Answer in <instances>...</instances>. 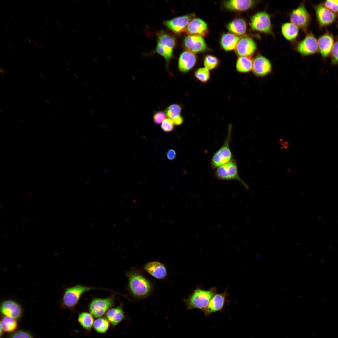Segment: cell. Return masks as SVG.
<instances>
[{"label": "cell", "instance_id": "6da1fadb", "mask_svg": "<svg viewBox=\"0 0 338 338\" xmlns=\"http://www.w3.org/2000/svg\"><path fill=\"white\" fill-rule=\"evenodd\" d=\"M128 289L131 294L138 299L147 297L152 290L150 282L138 270L132 269L126 272Z\"/></svg>", "mask_w": 338, "mask_h": 338}, {"label": "cell", "instance_id": "7a4b0ae2", "mask_svg": "<svg viewBox=\"0 0 338 338\" xmlns=\"http://www.w3.org/2000/svg\"><path fill=\"white\" fill-rule=\"evenodd\" d=\"M217 293V288L215 287L207 290L197 288L183 300L187 310L197 309L204 311L207 307L211 299Z\"/></svg>", "mask_w": 338, "mask_h": 338}, {"label": "cell", "instance_id": "3957f363", "mask_svg": "<svg viewBox=\"0 0 338 338\" xmlns=\"http://www.w3.org/2000/svg\"><path fill=\"white\" fill-rule=\"evenodd\" d=\"M100 289L81 284L66 288L61 300V306L63 308L75 311L76 306L84 293L93 289Z\"/></svg>", "mask_w": 338, "mask_h": 338}, {"label": "cell", "instance_id": "277c9868", "mask_svg": "<svg viewBox=\"0 0 338 338\" xmlns=\"http://www.w3.org/2000/svg\"><path fill=\"white\" fill-rule=\"evenodd\" d=\"M157 36V44L155 52L161 55L165 59L168 69L170 61L173 56V51L176 44V40L172 35L164 31L158 32Z\"/></svg>", "mask_w": 338, "mask_h": 338}, {"label": "cell", "instance_id": "5b68a950", "mask_svg": "<svg viewBox=\"0 0 338 338\" xmlns=\"http://www.w3.org/2000/svg\"><path fill=\"white\" fill-rule=\"evenodd\" d=\"M115 303L114 294L106 298H93L89 305V310L94 317H101L114 306Z\"/></svg>", "mask_w": 338, "mask_h": 338}, {"label": "cell", "instance_id": "8992f818", "mask_svg": "<svg viewBox=\"0 0 338 338\" xmlns=\"http://www.w3.org/2000/svg\"><path fill=\"white\" fill-rule=\"evenodd\" d=\"M228 135L223 145L213 155L211 165L213 168H218L231 161L232 154L229 147L231 127H229Z\"/></svg>", "mask_w": 338, "mask_h": 338}, {"label": "cell", "instance_id": "52a82bcc", "mask_svg": "<svg viewBox=\"0 0 338 338\" xmlns=\"http://www.w3.org/2000/svg\"><path fill=\"white\" fill-rule=\"evenodd\" d=\"M215 175L218 178L221 180H238L246 189L249 188L248 185L239 176L237 166L234 161H231L218 167Z\"/></svg>", "mask_w": 338, "mask_h": 338}, {"label": "cell", "instance_id": "ba28073f", "mask_svg": "<svg viewBox=\"0 0 338 338\" xmlns=\"http://www.w3.org/2000/svg\"><path fill=\"white\" fill-rule=\"evenodd\" d=\"M290 18L291 23L305 31H306L311 21V16L304 3L292 11Z\"/></svg>", "mask_w": 338, "mask_h": 338}, {"label": "cell", "instance_id": "9c48e42d", "mask_svg": "<svg viewBox=\"0 0 338 338\" xmlns=\"http://www.w3.org/2000/svg\"><path fill=\"white\" fill-rule=\"evenodd\" d=\"M317 21L320 28L327 27L335 22L338 15L325 7L321 3L314 5Z\"/></svg>", "mask_w": 338, "mask_h": 338}, {"label": "cell", "instance_id": "30bf717a", "mask_svg": "<svg viewBox=\"0 0 338 338\" xmlns=\"http://www.w3.org/2000/svg\"><path fill=\"white\" fill-rule=\"evenodd\" d=\"M252 28L255 30L265 33H270L272 25L270 16L266 12H258L251 18Z\"/></svg>", "mask_w": 338, "mask_h": 338}, {"label": "cell", "instance_id": "8fae6325", "mask_svg": "<svg viewBox=\"0 0 338 338\" xmlns=\"http://www.w3.org/2000/svg\"><path fill=\"white\" fill-rule=\"evenodd\" d=\"M297 50L305 56L313 54L319 52L317 40L311 32L308 33L298 44Z\"/></svg>", "mask_w": 338, "mask_h": 338}, {"label": "cell", "instance_id": "7c38bea8", "mask_svg": "<svg viewBox=\"0 0 338 338\" xmlns=\"http://www.w3.org/2000/svg\"><path fill=\"white\" fill-rule=\"evenodd\" d=\"M194 15L188 14L177 17L163 21L164 24L174 33L179 34L186 31Z\"/></svg>", "mask_w": 338, "mask_h": 338}, {"label": "cell", "instance_id": "4fadbf2b", "mask_svg": "<svg viewBox=\"0 0 338 338\" xmlns=\"http://www.w3.org/2000/svg\"><path fill=\"white\" fill-rule=\"evenodd\" d=\"M183 44L188 51L193 53L203 52L207 49L205 42L202 36L189 35L184 38Z\"/></svg>", "mask_w": 338, "mask_h": 338}, {"label": "cell", "instance_id": "5bb4252c", "mask_svg": "<svg viewBox=\"0 0 338 338\" xmlns=\"http://www.w3.org/2000/svg\"><path fill=\"white\" fill-rule=\"evenodd\" d=\"M0 311L4 316L16 320L20 318L22 314V309L21 305L12 300L2 301L0 305Z\"/></svg>", "mask_w": 338, "mask_h": 338}, {"label": "cell", "instance_id": "9a60e30c", "mask_svg": "<svg viewBox=\"0 0 338 338\" xmlns=\"http://www.w3.org/2000/svg\"><path fill=\"white\" fill-rule=\"evenodd\" d=\"M334 40L333 35L328 31L319 37L317 40L319 52L324 59L330 55Z\"/></svg>", "mask_w": 338, "mask_h": 338}, {"label": "cell", "instance_id": "2e32d148", "mask_svg": "<svg viewBox=\"0 0 338 338\" xmlns=\"http://www.w3.org/2000/svg\"><path fill=\"white\" fill-rule=\"evenodd\" d=\"M272 68L270 61L261 55L257 56L253 60L252 71L256 76L263 77L268 75L271 72Z\"/></svg>", "mask_w": 338, "mask_h": 338}, {"label": "cell", "instance_id": "e0dca14e", "mask_svg": "<svg viewBox=\"0 0 338 338\" xmlns=\"http://www.w3.org/2000/svg\"><path fill=\"white\" fill-rule=\"evenodd\" d=\"M228 295L227 290L223 293L215 294L210 301L207 307L203 311L205 316L222 310Z\"/></svg>", "mask_w": 338, "mask_h": 338}, {"label": "cell", "instance_id": "ac0fdd59", "mask_svg": "<svg viewBox=\"0 0 338 338\" xmlns=\"http://www.w3.org/2000/svg\"><path fill=\"white\" fill-rule=\"evenodd\" d=\"M256 49V44L253 39L248 37H243L239 40L235 51L240 56H249L254 53Z\"/></svg>", "mask_w": 338, "mask_h": 338}, {"label": "cell", "instance_id": "d6986e66", "mask_svg": "<svg viewBox=\"0 0 338 338\" xmlns=\"http://www.w3.org/2000/svg\"><path fill=\"white\" fill-rule=\"evenodd\" d=\"M197 58L193 53L188 51L183 52L180 54L178 62V68L182 73H186L195 65Z\"/></svg>", "mask_w": 338, "mask_h": 338}, {"label": "cell", "instance_id": "ffe728a7", "mask_svg": "<svg viewBox=\"0 0 338 338\" xmlns=\"http://www.w3.org/2000/svg\"><path fill=\"white\" fill-rule=\"evenodd\" d=\"M189 35H197L205 36L208 33L207 25L206 23L199 18L192 19L186 30Z\"/></svg>", "mask_w": 338, "mask_h": 338}, {"label": "cell", "instance_id": "44dd1931", "mask_svg": "<svg viewBox=\"0 0 338 338\" xmlns=\"http://www.w3.org/2000/svg\"><path fill=\"white\" fill-rule=\"evenodd\" d=\"M105 316L112 326L115 327L125 319L122 304L121 303L115 307L110 308L106 313Z\"/></svg>", "mask_w": 338, "mask_h": 338}, {"label": "cell", "instance_id": "7402d4cb", "mask_svg": "<svg viewBox=\"0 0 338 338\" xmlns=\"http://www.w3.org/2000/svg\"><path fill=\"white\" fill-rule=\"evenodd\" d=\"M144 268L151 275L158 279H164L167 275L166 270L165 266L158 262H148L146 264Z\"/></svg>", "mask_w": 338, "mask_h": 338}, {"label": "cell", "instance_id": "603a6c76", "mask_svg": "<svg viewBox=\"0 0 338 338\" xmlns=\"http://www.w3.org/2000/svg\"><path fill=\"white\" fill-rule=\"evenodd\" d=\"M254 3V1L250 0H231L225 1L224 5L228 9L241 11L249 9Z\"/></svg>", "mask_w": 338, "mask_h": 338}, {"label": "cell", "instance_id": "cb8c5ba5", "mask_svg": "<svg viewBox=\"0 0 338 338\" xmlns=\"http://www.w3.org/2000/svg\"><path fill=\"white\" fill-rule=\"evenodd\" d=\"M228 30L238 36H242L246 33L247 25L245 21L241 18L235 19L229 23L227 26Z\"/></svg>", "mask_w": 338, "mask_h": 338}, {"label": "cell", "instance_id": "d4e9b609", "mask_svg": "<svg viewBox=\"0 0 338 338\" xmlns=\"http://www.w3.org/2000/svg\"><path fill=\"white\" fill-rule=\"evenodd\" d=\"M239 39L238 36L233 34L226 33L222 36L220 43L224 50L230 51L235 49Z\"/></svg>", "mask_w": 338, "mask_h": 338}, {"label": "cell", "instance_id": "484cf974", "mask_svg": "<svg viewBox=\"0 0 338 338\" xmlns=\"http://www.w3.org/2000/svg\"><path fill=\"white\" fill-rule=\"evenodd\" d=\"M253 63V60L250 56H240L236 62V69L241 73L249 72L252 70Z\"/></svg>", "mask_w": 338, "mask_h": 338}, {"label": "cell", "instance_id": "4316f807", "mask_svg": "<svg viewBox=\"0 0 338 338\" xmlns=\"http://www.w3.org/2000/svg\"><path fill=\"white\" fill-rule=\"evenodd\" d=\"M93 316L90 313L82 312L79 314L78 321L81 326L87 332H90L93 327Z\"/></svg>", "mask_w": 338, "mask_h": 338}, {"label": "cell", "instance_id": "83f0119b", "mask_svg": "<svg viewBox=\"0 0 338 338\" xmlns=\"http://www.w3.org/2000/svg\"><path fill=\"white\" fill-rule=\"evenodd\" d=\"M281 31L283 36L287 40L294 39L299 33L298 28L291 23L283 24L281 27Z\"/></svg>", "mask_w": 338, "mask_h": 338}, {"label": "cell", "instance_id": "f1b7e54d", "mask_svg": "<svg viewBox=\"0 0 338 338\" xmlns=\"http://www.w3.org/2000/svg\"><path fill=\"white\" fill-rule=\"evenodd\" d=\"M110 323L105 317H100L94 321L93 328L97 332L100 334H105L108 330Z\"/></svg>", "mask_w": 338, "mask_h": 338}, {"label": "cell", "instance_id": "f546056e", "mask_svg": "<svg viewBox=\"0 0 338 338\" xmlns=\"http://www.w3.org/2000/svg\"><path fill=\"white\" fill-rule=\"evenodd\" d=\"M0 325L3 331L11 332L15 330L18 327L16 320L6 316H4L1 321Z\"/></svg>", "mask_w": 338, "mask_h": 338}, {"label": "cell", "instance_id": "4dcf8cb0", "mask_svg": "<svg viewBox=\"0 0 338 338\" xmlns=\"http://www.w3.org/2000/svg\"><path fill=\"white\" fill-rule=\"evenodd\" d=\"M182 110V107L180 105L174 104L169 105L165 109L164 112L166 117L172 120L180 115Z\"/></svg>", "mask_w": 338, "mask_h": 338}, {"label": "cell", "instance_id": "1f68e13d", "mask_svg": "<svg viewBox=\"0 0 338 338\" xmlns=\"http://www.w3.org/2000/svg\"><path fill=\"white\" fill-rule=\"evenodd\" d=\"M194 76L198 80L203 83L207 82L210 78L209 70L205 68H200L194 73Z\"/></svg>", "mask_w": 338, "mask_h": 338}, {"label": "cell", "instance_id": "d6a6232c", "mask_svg": "<svg viewBox=\"0 0 338 338\" xmlns=\"http://www.w3.org/2000/svg\"><path fill=\"white\" fill-rule=\"evenodd\" d=\"M219 62V60L216 57L212 55H207L204 58L203 64L205 68L209 70L216 68Z\"/></svg>", "mask_w": 338, "mask_h": 338}, {"label": "cell", "instance_id": "836d02e7", "mask_svg": "<svg viewBox=\"0 0 338 338\" xmlns=\"http://www.w3.org/2000/svg\"><path fill=\"white\" fill-rule=\"evenodd\" d=\"M321 3L325 7L338 15V0H327Z\"/></svg>", "mask_w": 338, "mask_h": 338}, {"label": "cell", "instance_id": "e575fe53", "mask_svg": "<svg viewBox=\"0 0 338 338\" xmlns=\"http://www.w3.org/2000/svg\"><path fill=\"white\" fill-rule=\"evenodd\" d=\"M332 64L338 65V37L336 38L330 54Z\"/></svg>", "mask_w": 338, "mask_h": 338}, {"label": "cell", "instance_id": "d590c367", "mask_svg": "<svg viewBox=\"0 0 338 338\" xmlns=\"http://www.w3.org/2000/svg\"><path fill=\"white\" fill-rule=\"evenodd\" d=\"M161 127L165 132H171L174 130V124L172 120L168 118L166 119L162 123Z\"/></svg>", "mask_w": 338, "mask_h": 338}, {"label": "cell", "instance_id": "8d00e7d4", "mask_svg": "<svg viewBox=\"0 0 338 338\" xmlns=\"http://www.w3.org/2000/svg\"><path fill=\"white\" fill-rule=\"evenodd\" d=\"M166 116L165 112L162 111L156 112L153 116V121L155 124H159L165 119Z\"/></svg>", "mask_w": 338, "mask_h": 338}, {"label": "cell", "instance_id": "74e56055", "mask_svg": "<svg viewBox=\"0 0 338 338\" xmlns=\"http://www.w3.org/2000/svg\"><path fill=\"white\" fill-rule=\"evenodd\" d=\"M9 338H33L28 332L23 330H18L13 333Z\"/></svg>", "mask_w": 338, "mask_h": 338}, {"label": "cell", "instance_id": "f35d334b", "mask_svg": "<svg viewBox=\"0 0 338 338\" xmlns=\"http://www.w3.org/2000/svg\"><path fill=\"white\" fill-rule=\"evenodd\" d=\"M174 125L179 126L181 125L183 122L184 119L183 117L181 115H178L172 120Z\"/></svg>", "mask_w": 338, "mask_h": 338}, {"label": "cell", "instance_id": "ab89813d", "mask_svg": "<svg viewBox=\"0 0 338 338\" xmlns=\"http://www.w3.org/2000/svg\"><path fill=\"white\" fill-rule=\"evenodd\" d=\"M166 156L169 160L172 161L175 159L177 156L176 151L172 149L168 150L166 152Z\"/></svg>", "mask_w": 338, "mask_h": 338}, {"label": "cell", "instance_id": "60d3db41", "mask_svg": "<svg viewBox=\"0 0 338 338\" xmlns=\"http://www.w3.org/2000/svg\"><path fill=\"white\" fill-rule=\"evenodd\" d=\"M279 142L282 148L283 149H286L289 146L288 143L283 139H280L279 141Z\"/></svg>", "mask_w": 338, "mask_h": 338}, {"label": "cell", "instance_id": "b9f144b4", "mask_svg": "<svg viewBox=\"0 0 338 338\" xmlns=\"http://www.w3.org/2000/svg\"><path fill=\"white\" fill-rule=\"evenodd\" d=\"M0 72L1 74L2 75H4L5 74V72L4 70L1 68L0 69Z\"/></svg>", "mask_w": 338, "mask_h": 338}, {"label": "cell", "instance_id": "7bdbcfd3", "mask_svg": "<svg viewBox=\"0 0 338 338\" xmlns=\"http://www.w3.org/2000/svg\"><path fill=\"white\" fill-rule=\"evenodd\" d=\"M32 41L38 47H39V45L37 44L33 40H32Z\"/></svg>", "mask_w": 338, "mask_h": 338}, {"label": "cell", "instance_id": "ee69618b", "mask_svg": "<svg viewBox=\"0 0 338 338\" xmlns=\"http://www.w3.org/2000/svg\"><path fill=\"white\" fill-rule=\"evenodd\" d=\"M57 24H58V26H59V27L60 28H62V27H61V25H60V24H59V23H57Z\"/></svg>", "mask_w": 338, "mask_h": 338}, {"label": "cell", "instance_id": "f6af8a7d", "mask_svg": "<svg viewBox=\"0 0 338 338\" xmlns=\"http://www.w3.org/2000/svg\"><path fill=\"white\" fill-rule=\"evenodd\" d=\"M10 15L13 19L14 18L12 14H10Z\"/></svg>", "mask_w": 338, "mask_h": 338}, {"label": "cell", "instance_id": "bcb514c9", "mask_svg": "<svg viewBox=\"0 0 338 338\" xmlns=\"http://www.w3.org/2000/svg\"><path fill=\"white\" fill-rule=\"evenodd\" d=\"M40 75L42 77H43V78H44V77L43 76L42 74H40Z\"/></svg>", "mask_w": 338, "mask_h": 338}, {"label": "cell", "instance_id": "7dc6e473", "mask_svg": "<svg viewBox=\"0 0 338 338\" xmlns=\"http://www.w3.org/2000/svg\"><path fill=\"white\" fill-rule=\"evenodd\" d=\"M47 100V102H48V103H50V102H49V100H48L47 99V100Z\"/></svg>", "mask_w": 338, "mask_h": 338}, {"label": "cell", "instance_id": "c3c4849f", "mask_svg": "<svg viewBox=\"0 0 338 338\" xmlns=\"http://www.w3.org/2000/svg\"><path fill=\"white\" fill-rule=\"evenodd\" d=\"M337 28L338 29V21L337 24Z\"/></svg>", "mask_w": 338, "mask_h": 338}]
</instances>
